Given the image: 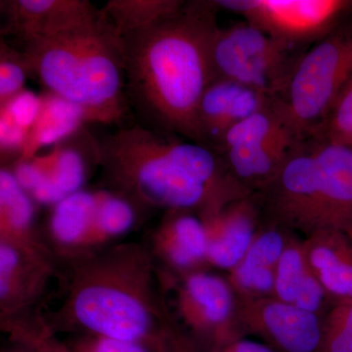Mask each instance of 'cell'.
Returning <instances> with one entry per match:
<instances>
[{
  "mask_svg": "<svg viewBox=\"0 0 352 352\" xmlns=\"http://www.w3.org/2000/svg\"><path fill=\"white\" fill-rule=\"evenodd\" d=\"M217 10L214 1H185L177 12L122 38L126 97L139 124L204 145L198 113L217 78Z\"/></svg>",
  "mask_w": 352,
  "mask_h": 352,
  "instance_id": "6da1fadb",
  "label": "cell"
},
{
  "mask_svg": "<svg viewBox=\"0 0 352 352\" xmlns=\"http://www.w3.org/2000/svg\"><path fill=\"white\" fill-rule=\"evenodd\" d=\"M64 298L44 315L54 332L133 342L150 352H185L170 325L156 261L147 245L124 243L65 263Z\"/></svg>",
  "mask_w": 352,
  "mask_h": 352,
  "instance_id": "7a4b0ae2",
  "label": "cell"
},
{
  "mask_svg": "<svg viewBox=\"0 0 352 352\" xmlns=\"http://www.w3.org/2000/svg\"><path fill=\"white\" fill-rule=\"evenodd\" d=\"M126 124L94 139L108 190L136 208L186 210L214 204L226 160L212 148Z\"/></svg>",
  "mask_w": 352,
  "mask_h": 352,
  "instance_id": "3957f363",
  "label": "cell"
},
{
  "mask_svg": "<svg viewBox=\"0 0 352 352\" xmlns=\"http://www.w3.org/2000/svg\"><path fill=\"white\" fill-rule=\"evenodd\" d=\"M29 69L45 91L82 107L88 124L122 126L129 104L124 38L99 14L94 20L23 45Z\"/></svg>",
  "mask_w": 352,
  "mask_h": 352,
  "instance_id": "277c9868",
  "label": "cell"
},
{
  "mask_svg": "<svg viewBox=\"0 0 352 352\" xmlns=\"http://www.w3.org/2000/svg\"><path fill=\"white\" fill-rule=\"evenodd\" d=\"M352 75V20L312 44L278 105L300 140L314 138Z\"/></svg>",
  "mask_w": 352,
  "mask_h": 352,
  "instance_id": "5b68a950",
  "label": "cell"
},
{
  "mask_svg": "<svg viewBox=\"0 0 352 352\" xmlns=\"http://www.w3.org/2000/svg\"><path fill=\"white\" fill-rule=\"evenodd\" d=\"M310 46L287 43L249 22L220 28L214 44L217 78L281 99L296 65Z\"/></svg>",
  "mask_w": 352,
  "mask_h": 352,
  "instance_id": "8992f818",
  "label": "cell"
},
{
  "mask_svg": "<svg viewBox=\"0 0 352 352\" xmlns=\"http://www.w3.org/2000/svg\"><path fill=\"white\" fill-rule=\"evenodd\" d=\"M219 9L238 14L272 38L311 46L352 20L351 0H217Z\"/></svg>",
  "mask_w": 352,
  "mask_h": 352,
  "instance_id": "52a82bcc",
  "label": "cell"
},
{
  "mask_svg": "<svg viewBox=\"0 0 352 352\" xmlns=\"http://www.w3.org/2000/svg\"><path fill=\"white\" fill-rule=\"evenodd\" d=\"M6 23L2 38L25 44L89 22L99 9L87 0H8L1 1Z\"/></svg>",
  "mask_w": 352,
  "mask_h": 352,
  "instance_id": "ba28073f",
  "label": "cell"
},
{
  "mask_svg": "<svg viewBox=\"0 0 352 352\" xmlns=\"http://www.w3.org/2000/svg\"><path fill=\"white\" fill-rule=\"evenodd\" d=\"M59 263L0 244V323L38 310L51 278L60 271Z\"/></svg>",
  "mask_w": 352,
  "mask_h": 352,
  "instance_id": "9c48e42d",
  "label": "cell"
},
{
  "mask_svg": "<svg viewBox=\"0 0 352 352\" xmlns=\"http://www.w3.org/2000/svg\"><path fill=\"white\" fill-rule=\"evenodd\" d=\"M275 100L228 78H215L206 89L199 107L203 144L217 151L229 129L270 107Z\"/></svg>",
  "mask_w": 352,
  "mask_h": 352,
  "instance_id": "30bf717a",
  "label": "cell"
},
{
  "mask_svg": "<svg viewBox=\"0 0 352 352\" xmlns=\"http://www.w3.org/2000/svg\"><path fill=\"white\" fill-rule=\"evenodd\" d=\"M97 203V191L80 190L53 206L46 241L60 263L94 256Z\"/></svg>",
  "mask_w": 352,
  "mask_h": 352,
  "instance_id": "8fae6325",
  "label": "cell"
},
{
  "mask_svg": "<svg viewBox=\"0 0 352 352\" xmlns=\"http://www.w3.org/2000/svg\"><path fill=\"white\" fill-rule=\"evenodd\" d=\"M7 166L0 170V244L12 245L28 256L58 261L56 254L38 232L36 206Z\"/></svg>",
  "mask_w": 352,
  "mask_h": 352,
  "instance_id": "7c38bea8",
  "label": "cell"
},
{
  "mask_svg": "<svg viewBox=\"0 0 352 352\" xmlns=\"http://www.w3.org/2000/svg\"><path fill=\"white\" fill-rule=\"evenodd\" d=\"M319 170L322 217L352 231V147L310 138Z\"/></svg>",
  "mask_w": 352,
  "mask_h": 352,
  "instance_id": "4fadbf2b",
  "label": "cell"
},
{
  "mask_svg": "<svg viewBox=\"0 0 352 352\" xmlns=\"http://www.w3.org/2000/svg\"><path fill=\"white\" fill-rule=\"evenodd\" d=\"M148 248L155 259L175 267H190L208 256L207 228L193 215L176 214L153 232Z\"/></svg>",
  "mask_w": 352,
  "mask_h": 352,
  "instance_id": "5bb4252c",
  "label": "cell"
},
{
  "mask_svg": "<svg viewBox=\"0 0 352 352\" xmlns=\"http://www.w3.org/2000/svg\"><path fill=\"white\" fill-rule=\"evenodd\" d=\"M88 124L87 113L82 107L62 97L45 91L41 94V108L22 155L18 160L38 156L48 146L61 144Z\"/></svg>",
  "mask_w": 352,
  "mask_h": 352,
  "instance_id": "9a60e30c",
  "label": "cell"
},
{
  "mask_svg": "<svg viewBox=\"0 0 352 352\" xmlns=\"http://www.w3.org/2000/svg\"><path fill=\"white\" fill-rule=\"evenodd\" d=\"M87 176V163L82 152L73 145L59 144L50 152L41 185L30 195L34 203L54 206L80 191Z\"/></svg>",
  "mask_w": 352,
  "mask_h": 352,
  "instance_id": "2e32d148",
  "label": "cell"
},
{
  "mask_svg": "<svg viewBox=\"0 0 352 352\" xmlns=\"http://www.w3.org/2000/svg\"><path fill=\"white\" fill-rule=\"evenodd\" d=\"M263 317L271 335L287 352H314L320 344V328L314 312L275 302L264 309Z\"/></svg>",
  "mask_w": 352,
  "mask_h": 352,
  "instance_id": "e0dca14e",
  "label": "cell"
},
{
  "mask_svg": "<svg viewBox=\"0 0 352 352\" xmlns=\"http://www.w3.org/2000/svg\"><path fill=\"white\" fill-rule=\"evenodd\" d=\"M300 142L284 141L234 146L219 154L226 160L229 170L241 179L272 180Z\"/></svg>",
  "mask_w": 352,
  "mask_h": 352,
  "instance_id": "ac0fdd59",
  "label": "cell"
},
{
  "mask_svg": "<svg viewBox=\"0 0 352 352\" xmlns=\"http://www.w3.org/2000/svg\"><path fill=\"white\" fill-rule=\"evenodd\" d=\"M185 311L198 324L221 325L232 309V296L219 278L194 273L186 279L183 293Z\"/></svg>",
  "mask_w": 352,
  "mask_h": 352,
  "instance_id": "d6986e66",
  "label": "cell"
},
{
  "mask_svg": "<svg viewBox=\"0 0 352 352\" xmlns=\"http://www.w3.org/2000/svg\"><path fill=\"white\" fill-rule=\"evenodd\" d=\"M296 142L300 140L289 126L275 100L270 107L250 116L247 119L229 129L217 152L227 148L254 143Z\"/></svg>",
  "mask_w": 352,
  "mask_h": 352,
  "instance_id": "ffe728a7",
  "label": "cell"
},
{
  "mask_svg": "<svg viewBox=\"0 0 352 352\" xmlns=\"http://www.w3.org/2000/svg\"><path fill=\"white\" fill-rule=\"evenodd\" d=\"M184 2L182 0H110L100 11L115 31L124 38L177 12Z\"/></svg>",
  "mask_w": 352,
  "mask_h": 352,
  "instance_id": "44dd1931",
  "label": "cell"
},
{
  "mask_svg": "<svg viewBox=\"0 0 352 352\" xmlns=\"http://www.w3.org/2000/svg\"><path fill=\"white\" fill-rule=\"evenodd\" d=\"M98 203L94 236V254L131 230L136 220V208L124 197L108 189L97 190Z\"/></svg>",
  "mask_w": 352,
  "mask_h": 352,
  "instance_id": "7402d4cb",
  "label": "cell"
},
{
  "mask_svg": "<svg viewBox=\"0 0 352 352\" xmlns=\"http://www.w3.org/2000/svg\"><path fill=\"white\" fill-rule=\"evenodd\" d=\"M207 258L220 267L236 265L248 254L252 237V222L245 214L230 215L217 235L208 236Z\"/></svg>",
  "mask_w": 352,
  "mask_h": 352,
  "instance_id": "603a6c76",
  "label": "cell"
},
{
  "mask_svg": "<svg viewBox=\"0 0 352 352\" xmlns=\"http://www.w3.org/2000/svg\"><path fill=\"white\" fill-rule=\"evenodd\" d=\"M0 328L11 342H18L31 352H76L57 338L44 314L38 310L18 318L2 322Z\"/></svg>",
  "mask_w": 352,
  "mask_h": 352,
  "instance_id": "cb8c5ba5",
  "label": "cell"
},
{
  "mask_svg": "<svg viewBox=\"0 0 352 352\" xmlns=\"http://www.w3.org/2000/svg\"><path fill=\"white\" fill-rule=\"evenodd\" d=\"M312 265L319 270L324 286L344 298L352 300V256L340 254L328 247H319L312 252Z\"/></svg>",
  "mask_w": 352,
  "mask_h": 352,
  "instance_id": "d4e9b609",
  "label": "cell"
},
{
  "mask_svg": "<svg viewBox=\"0 0 352 352\" xmlns=\"http://www.w3.org/2000/svg\"><path fill=\"white\" fill-rule=\"evenodd\" d=\"M314 138L352 145V75Z\"/></svg>",
  "mask_w": 352,
  "mask_h": 352,
  "instance_id": "484cf974",
  "label": "cell"
},
{
  "mask_svg": "<svg viewBox=\"0 0 352 352\" xmlns=\"http://www.w3.org/2000/svg\"><path fill=\"white\" fill-rule=\"evenodd\" d=\"M30 76L22 52L14 50L1 39L0 45V104L6 103L25 89Z\"/></svg>",
  "mask_w": 352,
  "mask_h": 352,
  "instance_id": "4316f807",
  "label": "cell"
},
{
  "mask_svg": "<svg viewBox=\"0 0 352 352\" xmlns=\"http://www.w3.org/2000/svg\"><path fill=\"white\" fill-rule=\"evenodd\" d=\"M41 108V95L22 90L6 103L0 104V118H4L30 134Z\"/></svg>",
  "mask_w": 352,
  "mask_h": 352,
  "instance_id": "83f0119b",
  "label": "cell"
},
{
  "mask_svg": "<svg viewBox=\"0 0 352 352\" xmlns=\"http://www.w3.org/2000/svg\"><path fill=\"white\" fill-rule=\"evenodd\" d=\"M305 276L300 252L294 249L285 251L279 259L275 281L278 296L283 302H294Z\"/></svg>",
  "mask_w": 352,
  "mask_h": 352,
  "instance_id": "f1b7e54d",
  "label": "cell"
},
{
  "mask_svg": "<svg viewBox=\"0 0 352 352\" xmlns=\"http://www.w3.org/2000/svg\"><path fill=\"white\" fill-rule=\"evenodd\" d=\"M283 240L275 231L263 234L248 252L244 264L254 267L268 268L283 254Z\"/></svg>",
  "mask_w": 352,
  "mask_h": 352,
  "instance_id": "f546056e",
  "label": "cell"
},
{
  "mask_svg": "<svg viewBox=\"0 0 352 352\" xmlns=\"http://www.w3.org/2000/svg\"><path fill=\"white\" fill-rule=\"evenodd\" d=\"M69 346L76 352H150L133 342L94 335H80Z\"/></svg>",
  "mask_w": 352,
  "mask_h": 352,
  "instance_id": "4dcf8cb0",
  "label": "cell"
},
{
  "mask_svg": "<svg viewBox=\"0 0 352 352\" xmlns=\"http://www.w3.org/2000/svg\"><path fill=\"white\" fill-rule=\"evenodd\" d=\"M325 352H352V303L340 315L331 333Z\"/></svg>",
  "mask_w": 352,
  "mask_h": 352,
  "instance_id": "1f68e13d",
  "label": "cell"
},
{
  "mask_svg": "<svg viewBox=\"0 0 352 352\" xmlns=\"http://www.w3.org/2000/svg\"><path fill=\"white\" fill-rule=\"evenodd\" d=\"M236 276L243 287L258 291H270L274 285V277L270 268L254 267L242 263L238 268Z\"/></svg>",
  "mask_w": 352,
  "mask_h": 352,
  "instance_id": "d6a6232c",
  "label": "cell"
},
{
  "mask_svg": "<svg viewBox=\"0 0 352 352\" xmlns=\"http://www.w3.org/2000/svg\"><path fill=\"white\" fill-rule=\"evenodd\" d=\"M323 292L314 278L305 276L296 293L294 305L307 311L314 312L320 305Z\"/></svg>",
  "mask_w": 352,
  "mask_h": 352,
  "instance_id": "836d02e7",
  "label": "cell"
},
{
  "mask_svg": "<svg viewBox=\"0 0 352 352\" xmlns=\"http://www.w3.org/2000/svg\"><path fill=\"white\" fill-rule=\"evenodd\" d=\"M228 352H274L268 349L267 346H263V344H258V342H237L232 347L229 349Z\"/></svg>",
  "mask_w": 352,
  "mask_h": 352,
  "instance_id": "e575fe53",
  "label": "cell"
},
{
  "mask_svg": "<svg viewBox=\"0 0 352 352\" xmlns=\"http://www.w3.org/2000/svg\"><path fill=\"white\" fill-rule=\"evenodd\" d=\"M1 352H31L27 347L18 344V342H11L9 340V344H7L4 349H2Z\"/></svg>",
  "mask_w": 352,
  "mask_h": 352,
  "instance_id": "d590c367",
  "label": "cell"
},
{
  "mask_svg": "<svg viewBox=\"0 0 352 352\" xmlns=\"http://www.w3.org/2000/svg\"><path fill=\"white\" fill-rule=\"evenodd\" d=\"M349 233H351V236H352V232H349Z\"/></svg>",
  "mask_w": 352,
  "mask_h": 352,
  "instance_id": "8d00e7d4",
  "label": "cell"
},
{
  "mask_svg": "<svg viewBox=\"0 0 352 352\" xmlns=\"http://www.w3.org/2000/svg\"><path fill=\"white\" fill-rule=\"evenodd\" d=\"M349 146H351V147H352V145H349Z\"/></svg>",
  "mask_w": 352,
  "mask_h": 352,
  "instance_id": "74e56055",
  "label": "cell"
}]
</instances>
